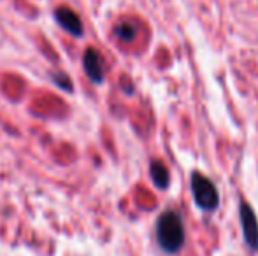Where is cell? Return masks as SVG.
I'll return each mask as SVG.
<instances>
[{
  "instance_id": "6da1fadb",
  "label": "cell",
  "mask_w": 258,
  "mask_h": 256,
  "mask_svg": "<svg viewBox=\"0 0 258 256\" xmlns=\"http://www.w3.org/2000/svg\"><path fill=\"white\" fill-rule=\"evenodd\" d=\"M184 225L176 211H165L156 221V240L165 253H177L184 246Z\"/></svg>"
},
{
  "instance_id": "7a4b0ae2",
  "label": "cell",
  "mask_w": 258,
  "mask_h": 256,
  "mask_svg": "<svg viewBox=\"0 0 258 256\" xmlns=\"http://www.w3.org/2000/svg\"><path fill=\"white\" fill-rule=\"evenodd\" d=\"M191 193H194L195 204L202 209V211H214L220 204V193L214 183L209 178H206L201 172L191 174Z\"/></svg>"
},
{
  "instance_id": "3957f363",
  "label": "cell",
  "mask_w": 258,
  "mask_h": 256,
  "mask_svg": "<svg viewBox=\"0 0 258 256\" xmlns=\"http://www.w3.org/2000/svg\"><path fill=\"white\" fill-rule=\"evenodd\" d=\"M239 214H241V225L246 244L251 251H258V219L255 211L248 202L242 200L241 205H239Z\"/></svg>"
},
{
  "instance_id": "277c9868",
  "label": "cell",
  "mask_w": 258,
  "mask_h": 256,
  "mask_svg": "<svg viewBox=\"0 0 258 256\" xmlns=\"http://www.w3.org/2000/svg\"><path fill=\"white\" fill-rule=\"evenodd\" d=\"M83 67L88 75V79L95 84H102L104 82V62L102 56L97 49L88 48L83 55Z\"/></svg>"
},
{
  "instance_id": "5b68a950",
  "label": "cell",
  "mask_w": 258,
  "mask_h": 256,
  "mask_svg": "<svg viewBox=\"0 0 258 256\" xmlns=\"http://www.w3.org/2000/svg\"><path fill=\"white\" fill-rule=\"evenodd\" d=\"M54 20H56V23L60 25L65 32H69L72 37H83L85 28H83V23H81V20H79V16L71 7H58V9L54 11Z\"/></svg>"
},
{
  "instance_id": "8992f818",
  "label": "cell",
  "mask_w": 258,
  "mask_h": 256,
  "mask_svg": "<svg viewBox=\"0 0 258 256\" xmlns=\"http://www.w3.org/2000/svg\"><path fill=\"white\" fill-rule=\"evenodd\" d=\"M150 174H151V179H153V183H155L156 186H158V188L165 190L167 186H169L170 176H169V170H167V167L162 163V161H158V160L151 161Z\"/></svg>"
},
{
  "instance_id": "52a82bcc",
  "label": "cell",
  "mask_w": 258,
  "mask_h": 256,
  "mask_svg": "<svg viewBox=\"0 0 258 256\" xmlns=\"http://www.w3.org/2000/svg\"><path fill=\"white\" fill-rule=\"evenodd\" d=\"M136 34H137V30L132 23H119L118 27L114 28V35L123 42L134 41V39H136Z\"/></svg>"
},
{
  "instance_id": "ba28073f",
  "label": "cell",
  "mask_w": 258,
  "mask_h": 256,
  "mask_svg": "<svg viewBox=\"0 0 258 256\" xmlns=\"http://www.w3.org/2000/svg\"><path fill=\"white\" fill-rule=\"evenodd\" d=\"M51 79H53L54 84H56L60 90H63V92L72 93V90H74V84H72L71 77H69L67 74H63V72H54L51 75Z\"/></svg>"
}]
</instances>
